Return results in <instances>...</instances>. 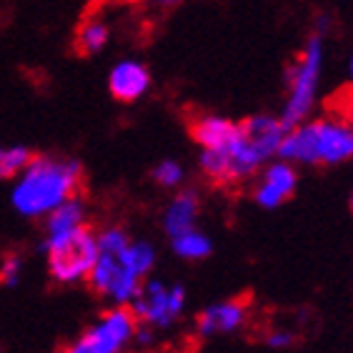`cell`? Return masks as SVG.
<instances>
[{"mask_svg":"<svg viewBox=\"0 0 353 353\" xmlns=\"http://www.w3.org/2000/svg\"><path fill=\"white\" fill-rule=\"evenodd\" d=\"M83 183L81 163L68 158L33 156L13 188V208L21 216L41 218L78 196Z\"/></svg>","mask_w":353,"mask_h":353,"instance_id":"6da1fadb","label":"cell"},{"mask_svg":"<svg viewBox=\"0 0 353 353\" xmlns=\"http://www.w3.org/2000/svg\"><path fill=\"white\" fill-rule=\"evenodd\" d=\"M279 156L299 163H343L353 158V123L343 118L301 123L285 133Z\"/></svg>","mask_w":353,"mask_h":353,"instance_id":"7a4b0ae2","label":"cell"},{"mask_svg":"<svg viewBox=\"0 0 353 353\" xmlns=\"http://www.w3.org/2000/svg\"><path fill=\"white\" fill-rule=\"evenodd\" d=\"M48 271L58 283H75L88 279L98 261V236L88 225H81L70 233L46 236Z\"/></svg>","mask_w":353,"mask_h":353,"instance_id":"3957f363","label":"cell"},{"mask_svg":"<svg viewBox=\"0 0 353 353\" xmlns=\"http://www.w3.org/2000/svg\"><path fill=\"white\" fill-rule=\"evenodd\" d=\"M321 63H323V41L313 35L301 50L299 61L288 70V101H285L281 123L291 130L301 123H306L308 113L316 101V88H319Z\"/></svg>","mask_w":353,"mask_h":353,"instance_id":"277c9868","label":"cell"},{"mask_svg":"<svg viewBox=\"0 0 353 353\" xmlns=\"http://www.w3.org/2000/svg\"><path fill=\"white\" fill-rule=\"evenodd\" d=\"M138 319L130 306H116L103 313L98 323L83 333L81 339L63 346L58 353H121L138 333Z\"/></svg>","mask_w":353,"mask_h":353,"instance_id":"5b68a950","label":"cell"},{"mask_svg":"<svg viewBox=\"0 0 353 353\" xmlns=\"http://www.w3.org/2000/svg\"><path fill=\"white\" fill-rule=\"evenodd\" d=\"M263 161L265 158L243 136V128H241V136L231 145H225L221 150H203L201 170L205 173L208 181H213L218 185H238L243 183V181H248L259 170V165Z\"/></svg>","mask_w":353,"mask_h":353,"instance_id":"8992f818","label":"cell"},{"mask_svg":"<svg viewBox=\"0 0 353 353\" xmlns=\"http://www.w3.org/2000/svg\"><path fill=\"white\" fill-rule=\"evenodd\" d=\"M185 306L183 285H165L161 281H143L130 311L136 313L141 326L163 328L181 316Z\"/></svg>","mask_w":353,"mask_h":353,"instance_id":"52a82bcc","label":"cell"},{"mask_svg":"<svg viewBox=\"0 0 353 353\" xmlns=\"http://www.w3.org/2000/svg\"><path fill=\"white\" fill-rule=\"evenodd\" d=\"M293 190H296V170L288 161H281L263 170L261 183L253 190V198L263 208H279L293 196Z\"/></svg>","mask_w":353,"mask_h":353,"instance_id":"ba28073f","label":"cell"},{"mask_svg":"<svg viewBox=\"0 0 353 353\" xmlns=\"http://www.w3.org/2000/svg\"><path fill=\"white\" fill-rule=\"evenodd\" d=\"M248 308H251V301L245 299V296L223 301V303H216V306H208L198 316V333L201 336H216V333L236 331L248 319Z\"/></svg>","mask_w":353,"mask_h":353,"instance_id":"9c48e42d","label":"cell"},{"mask_svg":"<svg viewBox=\"0 0 353 353\" xmlns=\"http://www.w3.org/2000/svg\"><path fill=\"white\" fill-rule=\"evenodd\" d=\"M190 138L203 150H221L231 145L241 136V123H233L221 116H196L190 118Z\"/></svg>","mask_w":353,"mask_h":353,"instance_id":"30bf717a","label":"cell"},{"mask_svg":"<svg viewBox=\"0 0 353 353\" xmlns=\"http://www.w3.org/2000/svg\"><path fill=\"white\" fill-rule=\"evenodd\" d=\"M108 85L116 101L133 103V101H138V98H143L145 90L150 88V73L143 63L123 61L110 70Z\"/></svg>","mask_w":353,"mask_h":353,"instance_id":"8fae6325","label":"cell"},{"mask_svg":"<svg viewBox=\"0 0 353 353\" xmlns=\"http://www.w3.org/2000/svg\"><path fill=\"white\" fill-rule=\"evenodd\" d=\"M241 128H243V136L259 148V153L263 158L276 156L281 150L285 133H288V128L281 123V118L273 116H253L245 123H241Z\"/></svg>","mask_w":353,"mask_h":353,"instance_id":"7c38bea8","label":"cell"},{"mask_svg":"<svg viewBox=\"0 0 353 353\" xmlns=\"http://www.w3.org/2000/svg\"><path fill=\"white\" fill-rule=\"evenodd\" d=\"M198 196L193 190H183L178 193L173 201L168 203L163 213V228L170 238H178L181 233H188L196 228V218H198Z\"/></svg>","mask_w":353,"mask_h":353,"instance_id":"4fadbf2b","label":"cell"},{"mask_svg":"<svg viewBox=\"0 0 353 353\" xmlns=\"http://www.w3.org/2000/svg\"><path fill=\"white\" fill-rule=\"evenodd\" d=\"M85 225V205L78 198H70L63 205H58L53 213H48L46 221V236H61L70 233L75 228Z\"/></svg>","mask_w":353,"mask_h":353,"instance_id":"5bb4252c","label":"cell"},{"mask_svg":"<svg viewBox=\"0 0 353 353\" xmlns=\"http://www.w3.org/2000/svg\"><path fill=\"white\" fill-rule=\"evenodd\" d=\"M108 38H110L108 26H105L98 15H90V18H85V21L78 26V30H75V50L81 55H93L105 48Z\"/></svg>","mask_w":353,"mask_h":353,"instance_id":"9a60e30c","label":"cell"},{"mask_svg":"<svg viewBox=\"0 0 353 353\" xmlns=\"http://www.w3.org/2000/svg\"><path fill=\"white\" fill-rule=\"evenodd\" d=\"M121 261L125 265V271L143 281L156 263V253H153V245L145 241H130L128 248L121 253Z\"/></svg>","mask_w":353,"mask_h":353,"instance_id":"2e32d148","label":"cell"},{"mask_svg":"<svg viewBox=\"0 0 353 353\" xmlns=\"http://www.w3.org/2000/svg\"><path fill=\"white\" fill-rule=\"evenodd\" d=\"M211 238L205 236L201 231H188V233H181L178 238H173V251L181 256V259H188V261H201L205 259L208 253H211Z\"/></svg>","mask_w":353,"mask_h":353,"instance_id":"e0dca14e","label":"cell"},{"mask_svg":"<svg viewBox=\"0 0 353 353\" xmlns=\"http://www.w3.org/2000/svg\"><path fill=\"white\" fill-rule=\"evenodd\" d=\"M30 161H33V153L28 148H23V145H13V148L0 145V178L21 176Z\"/></svg>","mask_w":353,"mask_h":353,"instance_id":"ac0fdd59","label":"cell"},{"mask_svg":"<svg viewBox=\"0 0 353 353\" xmlns=\"http://www.w3.org/2000/svg\"><path fill=\"white\" fill-rule=\"evenodd\" d=\"M153 178H156V183L163 185V188H176V185H181V181H183V168H181L176 161H163V163L153 170Z\"/></svg>","mask_w":353,"mask_h":353,"instance_id":"d6986e66","label":"cell"},{"mask_svg":"<svg viewBox=\"0 0 353 353\" xmlns=\"http://www.w3.org/2000/svg\"><path fill=\"white\" fill-rule=\"evenodd\" d=\"M21 271H23L21 256H8V259H3V263H0V283L15 285L21 281Z\"/></svg>","mask_w":353,"mask_h":353,"instance_id":"ffe728a7","label":"cell"},{"mask_svg":"<svg viewBox=\"0 0 353 353\" xmlns=\"http://www.w3.org/2000/svg\"><path fill=\"white\" fill-rule=\"evenodd\" d=\"M333 103L339 105V116L336 118H343V121L353 123V88L341 90V95H336V101Z\"/></svg>","mask_w":353,"mask_h":353,"instance_id":"44dd1931","label":"cell"},{"mask_svg":"<svg viewBox=\"0 0 353 353\" xmlns=\"http://www.w3.org/2000/svg\"><path fill=\"white\" fill-rule=\"evenodd\" d=\"M265 343L271 348H288V346H293L296 343V333H291V331H271L268 336H265Z\"/></svg>","mask_w":353,"mask_h":353,"instance_id":"7402d4cb","label":"cell"},{"mask_svg":"<svg viewBox=\"0 0 353 353\" xmlns=\"http://www.w3.org/2000/svg\"><path fill=\"white\" fill-rule=\"evenodd\" d=\"M145 3L153 8H176L178 3H183V0H145Z\"/></svg>","mask_w":353,"mask_h":353,"instance_id":"603a6c76","label":"cell"},{"mask_svg":"<svg viewBox=\"0 0 353 353\" xmlns=\"http://www.w3.org/2000/svg\"><path fill=\"white\" fill-rule=\"evenodd\" d=\"M351 78H353V58H351Z\"/></svg>","mask_w":353,"mask_h":353,"instance_id":"cb8c5ba5","label":"cell"},{"mask_svg":"<svg viewBox=\"0 0 353 353\" xmlns=\"http://www.w3.org/2000/svg\"><path fill=\"white\" fill-rule=\"evenodd\" d=\"M351 211H353V196H351Z\"/></svg>","mask_w":353,"mask_h":353,"instance_id":"d4e9b609","label":"cell"},{"mask_svg":"<svg viewBox=\"0 0 353 353\" xmlns=\"http://www.w3.org/2000/svg\"><path fill=\"white\" fill-rule=\"evenodd\" d=\"M125 3H136V0H125Z\"/></svg>","mask_w":353,"mask_h":353,"instance_id":"484cf974","label":"cell"}]
</instances>
